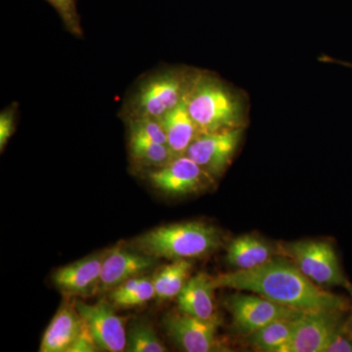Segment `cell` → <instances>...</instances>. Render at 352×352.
<instances>
[{
  "label": "cell",
  "mask_w": 352,
  "mask_h": 352,
  "mask_svg": "<svg viewBox=\"0 0 352 352\" xmlns=\"http://www.w3.org/2000/svg\"><path fill=\"white\" fill-rule=\"evenodd\" d=\"M215 289L229 288L256 294L280 305L302 310H346L349 300L322 289L305 276L296 264L271 258L248 270H235L212 278Z\"/></svg>",
  "instance_id": "obj_1"
},
{
  "label": "cell",
  "mask_w": 352,
  "mask_h": 352,
  "mask_svg": "<svg viewBox=\"0 0 352 352\" xmlns=\"http://www.w3.org/2000/svg\"><path fill=\"white\" fill-rule=\"evenodd\" d=\"M186 99L199 134L244 126L245 105L241 97L214 76L197 72Z\"/></svg>",
  "instance_id": "obj_2"
},
{
  "label": "cell",
  "mask_w": 352,
  "mask_h": 352,
  "mask_svg": "<svg viewBox=\"0 0 352 352\" xmlns=\"http://www.w3.org/2000/svg\"><path fill=\"white\" fill-rule=\"evenodd\" d=\"M221 235L203 222H184L153 229L134 240L136 251L166 259L201 258L219 249Z\"/></svg>",
  "instance_id": "obj_3"
},
{
  "label": "cell",
  "mask_w": 352,
  "mask_h": 352,
  "mask_svg": "<svg viewBox=\"0 0 352 352\" xmlns=\"http://www.w3.org/2000/svg\"><path fill=\"white\" fill-rule=\"evenodd\" d=\"M197 72L168 69L146 76L133 88L124 106L127 120L161 119L188 94Z\"/></svg>",
  "instance_id": "obj_4"
},
{
  "label": "cell",
  "mask_w": 352,
  "mask_h": 352,
  "mask_svg": "<svg viewBox=\"0 0 352 352\" xmlns=\"http://www.w3.org/2000/svg\"><path fill=\"white\" fill-rule=\"evenodd\" d=\"M289 254L303 274L320 286L349 284L332 244L326 241H300L288 245Z\"/></svg>",
  "instance_id": "obj_5"
},
{
  "label": "cell",
  "mask_w": 352,
  "mask_h": 352,
  "mask_svg": "<svg viewBox=\"0 0 352 352\" xmlns=\"http://www.w3.org/2000/svg\"><path fill=\"white\" fill-rule=\"evenodd\" d=\"M346 310L303 312L291 340L281 352H326L344 328Z\"/></svg>",
  "instance_id": "obj_6"
},
{
  "label": "cell",
  "mask_w": 352,
  "mask_h": 352,
  "mask_svg": "<svg viewBox=\"0 0 352 352\" xmlns=\"http://www.w3.org/2000/svg\"><path fill=\"white\" fill-rule=\"evenodd\" d=\"M227 307L232 316L235 328L241 333L250 335L271 322L296 319L305 312L285 307L264 296H256V294L238 293L228 298Z\"/></svg>",
  "instance_id": "obj_7"
},
{
  "label": "cell",
  "mask_w": 352,
  "mask_h": 352,
  "mask_svg": "<svg viewBox=\"0 0 352 352\" xmlns=\"http://www.w3.org/2000/svg\"><path fill=\"white\" fill-rule=\"evenodd\" d=\"M243 129L200 133L190 144L186 156L212 177L228 168L242 138Z\"/></svg>",
  "instance_id": "obj_8"
},
{
  "label": "cell",
  "mask_w": 352,
  "mask_h": 352,
  "mask_svg": "<svg viewBox=\"0 0 352 352\" xmlns=\"http://www.w3.org/2000/svg\"><path fill=\"white\" fill-rule=\"evenodd\" d=\"M214 177L186 155L176 157L149 175L153 186L173 196L196 193L207 187Z\"/></svg>",
  "instance_id": "obj_9"
},
{
  "label": "cell",
  "mask_w": 352,
  "mask_h": 352,
  "mask_svg": "<svg viewBox=\"0 0 352 352\" xmlns=\"http://www.w3.org/2000/svg\"><path fill=\"white\" fill-rule=\"evenodd\" d=\"M76 307L100 351H126L127 332L124 320L116 314L113 303L100 302L87 305L78 302Z\"/></svg>",
  "instance_id": "obj_10"
},
{
  "label": "cell",
  "mask_w": 352,
  "mask_h": 352,
  "mask_svg": "<svg viewBox=\"0 0 352 352\" xmlns=\"http://www.w3.org/2000/svg\"><path fill=\"white\" fill-rule=\"evenodd\" d=\"M164 328L171 340L187 352L212 351L215 346L217 319H201L180 311L164 318Z\"/></svg>",
  "instance_id": "obj_11"
},
{
  "label": "cell",
  "mask_w": 352,
  "mask_h": 352,
  "mask_svg": "<svg viewBox=\"0 0 352 352\" xmlns=\"http://www.w3.org/2000/svg\"><path fill=\"white\" fill-rule=\"evenodd\" d=\"M156 263V258L119 247L109 250L102 265L98 294L108 293L131 278L140 276Z\"/></svg>",
  "instance_id": "obj_12"
},
{
  "label": "cell",
  "mask_w": 352,
  "mask_h": 352,
  "mask_svg": "<svg viewBox=\"0 0 352 352\" xmlns=\"http://www.w3.org/2000/svg\"><path fill=\"white\" fill-rule=\"evenodd\" d=\"M108 251L80 259L59 268L53 281L67 296H88L98 294L102 265Z\"/></svg>",
  "instance_id": "obj_13"
},
{
  "label": "cell",
  "mask_w": 352,
  "mask_h": 352,
  "mask_svg": "<svg viewBox=\"0 0 352 352\" xmlns=\"http://www.w3.org/2000/svg\"><path fill=\"white\" fill-rule=\"evenodd\" d=\"M75 305L64 303L58 310L44 333L41 351L69 352L85 325Z\"/></svg>",
  "instance_id": "obj_14"
},
{
  "label": "cell",
  "mask_w": 352,
  "mask_h": 352,
  "mask_svg": "<svg viewBox=\"0 0 352 352\" xmlns=\"http://www.w3.org/2000/svg\"><path fill=\"white\" fill-rule=\"evenodd\" d=\"M186 96L159 119L166 132L168 147L175 157L184 156L190 144L199 135L198 129L188 111Z\"/></svg>",
  "instance_id": "obj_15"
},
{
  "label": "cell",
  "mask_w": 352,
  "mask_h": 352,
  "mask_svg": "<svg viewBox=\"0 0 352 352\" xmlns=\"http://www.w3.org/2000/svg\"><path fill=\"white\" fill-rule=\"evenodd\" d=\"M214 289L212 278L205 273L189 278L177 296L180 311L201 319L214 318Z\"/></svg>",
  "instance_id": "obj_16"
},
{
  "label": "cell",
  "mask_w": 352,
  "mask_h": 352,
  "mask_svg": "<svg viewBox=\"0 0 352 352\" xmlns=\"http://www.w3.org/2000/svg\"><path fill=\"white\" fill-rule=\"evenodd\" d=\"M272 258V249L256 236L236 238L227 249L226 261L238 270H252Z\"/></svg>",
  "instance_id": "obj_17"
},
{
  "label": "cell",
  "mask_w": 352,
  "mask_h": 352,
  "mask_svg": "<svg viewBox=\"0 0 352 352\" xmlns=\"http://www.w3.org/2000/svg\"><path fill=\"white\" fill-rule=\"evenodd\" d=\"M192 267L193 265L186 259H176L164 266L153 278L157 300H171L178 296L189 280Z\"/></svg>",
  "instance_id": "obj_18"
},
{
  "label": "cell",
  "mask_w": 352,
  "mask_h": 352,
  "mask_svg": "<svg viewBox=\"0 0 352 352\" xmlns=\"http://www.w3.org/2000/svg\"><path fill=\"white\" fill-rule=\"evenodd\" d=\"M129 153L134 161L145 166L162 168L175 159L168 145L161 144L129 129Z\"/></svg>",
  "instance_id": "obj_19"
},
{
  "label": "cell",
  "mask_w": 352,
  "mask_h": 352,
  "mask_svg": "<svg viewBox=\"0 0 352 352\" xmlns=\"http://www.w3.org/2000/svg\"><path fill=\"white\" fill-rule=\"evenodd\" d=\"M298 318L271 322L256 332L252 333L250 342L258 351L281 352L293 337Z\"/></svg>",
  "instance_id": "obj_20"
},
{
  "label": "cell",
  "mask_w": 352,
  "mask_h": 352,
  "mask_svg": "<svg viewBox=\"0 0 352 352\" xmlns=\"http://www.w3.org/2000/svg\"><path fill=\"white\" fill-rule=\"evenodd\" d=\"M126 351L129 352H164V346L152 324L146 320L132 323L126 333Z\"/></svg>",
  "instance_id": "obj_21"
},
{
  "label": "cell",
  "mask_w": 352,
  "mask_h": 352,
  "mask_svg": "<svg viewBox=\"0 0 352 352\" xmlns=\"http://www.w3.org/2000/svg\"><path fill=\"white\" fill-rule=\"evenodd\" d=\"M60 16L65 28L69 34L82 38L83 30L80 24V14L76 7V0H46Z\"/></svg>",
  "instance_id": "obj_22"
},
{
  "label": "cell",
  "mask_w": 352,
  "mask_h": 352,
  "mask_svg": "<svg viewBox=\"0 0 352 352\" xmlns=\"http://www.w3.org/2000/svg\"><path fill=\"white\" fill-rule=\"evenodd\" d=\"M16 105L10 106L6 110L2 111L0 115V150L3 151L9 139L15 131Z\"/></svg>",
  "instance_id": "obj_23"
},
{
  "label": "cell",
  "mask_w": 352,
  "mask_h": 352,
  "mask_svg": "<svg viewBox=\"0 0 352 352\" xmlns=\"http://www.w3.org/2000/svg\"><path fill=\"white\" fill-rule=\"evenodd\" d=\"M98 351H100V349L97 346L96 342L92 337L87 324L85 323L82 332L76 338V342L69 349V352H94Z\"/></svg>",
  "instance_id": "obj_24"
},
{
  "label": "cell",
  "mask_w": 352,
  "mask_h": 352,
  "mask_svg": "<svg viewBox=\"0 0 352 352\" xmlns=\"http://www.w3.org/2000/svg\"><path fill=\"white\" fill-rule=\"evenodd\" d=\"M344 329V328H342ZM326 352H352V337L342 330Z\"/></svg>",
  "instance_id": "obj_25"
},
{
  "label": "cell",
  "mask_w": 352,
  "mask_h": 352,
  "mask_svg": "<svg viewBox=\"0 0 352 352\" xmlns=\"http://www.w3.org/2000/svg\"><path fill=\"white\" fill-rule=\"evenodd\" d=\"M346 289L349 291V295H351V305H349V316L346 317L342 330H344V332L347 333V335L351 336L352 337V284L351 282L347 285Z\"/></svg>",
  "instance_id": "obj_26"
}]
</instances>
